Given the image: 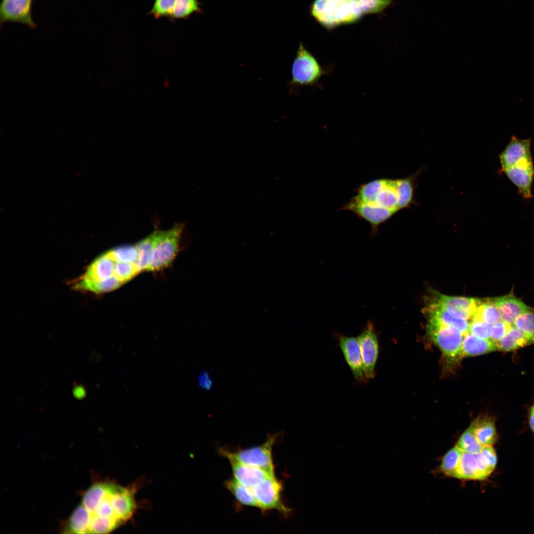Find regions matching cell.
Here are the masks:
<instances>
[{"label": "cell", "instance_id": "obj_1", "mask_svg": "<svg viewBox=\"0 0 534 534\" xmlns=\"http://www.w3.org/2000/svg\"><path fill=\"white\" fill-rule=\"evenodd\" d=\"M134 490L112 483H97L83 494L90 516L88 534H108L125 524L136 507Z\"/></svg>", "mask_w": 534, "mask_h": 534}, {"label": "cell", "instance_id": "obj_2", "mask_svg": "<svg viewBox=\"0 0 534 534\" xmlns=\"http://www.w3.org/2000/svg\"><path fill=\"white\" fill-rule=\"evenodd\" d=\"M334 66L322 65L301 42L291 67V78L288 82L290 94H297L301 87L322 89L320 79L330 74Z\"/></svg>", "mask_w": 534, "mask_h": 534}, {"label": "cell", "instance_id": "obj_3", "mask_svg": "<svg viewBox=\"0 0 534 534\" xmlns=\"http://www.w3.org/2000/svg\"><path fill=\"white\" fill-rule=\"evenodd\" d=\"M310 12L328 30L356 23L363 15L355 0H314Z\"/></svg>", "mask_w": 534, "mask_h": 534}, {"label": "cell", "instance_id": "obj_4", "mask_svg": "<svg viewBox=\"0 0 534 534\" xmlns=\"http://www.w3.org/2000/svg\"><path fill=\"white\" fill-rule=\"evenodd\" d=\"M497 456L492 446H485L476 454L463 452L453 478L462 480H484L493 471Z\"/></svg>", "mask_w": 534, "mask_h": 534}, {"label": "cell", "instance_id": "obj_5", "mask_svg": "<svg viewBox=\"0 0 534 534\" xmlns=\"http://www.w3.org/2000/svg\"><path fill=\"white\" fill-rule=\"evenodd\" d=\"M183 225L176 223L167 230L155 229V239L148 271H156L169 266L176 256Z\"/></svg>", "mask_w": 534, "mask_h": 534}, {"label": "cell", "instance_id": "obj_6", "mask_svg": "<svg viewBox=\"0 0 534 534\" xmlns=\"http://www.w3.org/2000/svg\"><path fill=\"white\" fill-rule=\"evenodd\" d=\"M428 332L432 340L448 359L454 361L461 358L464 335L462 332L452 326L432 320H429Z\"/></svg>", "mask_w": 534, "mask_h": 534}, {"label": "cell", "instance_id": "obj_7", "mask_svg": "<svg viewBox=\"0 0 534 534\" xmlns=\"http://www.w3.org/2000/svg\"><path fill=\"white\" fill-rule=\"evenodd\" d=\"M280 433L269 434L263 444L256 446L231 452L239 461L263 469L274 475L272 456L273 446Z\"/></svg>", "mask_w": 534, "mask_h": 534}, {"label": "cell", "instance_id": "obj_8", "mask_svg": "<svg viewBox=\"0 0 534 534\" xmlns=\"http://www.w3.org/2000/svg\"><path fill=\"white\" fill-rule=\"evenodd\" d=\"M282 485L275 476H269L253 488L256 498L262 511L277 510L284 515H288L291 510L281 498Z\"/></svg>", "mask_w": 534, "mask_h": 534}, {"label": "cell", "instance_id": "obj_9", "mask_svg": "<svg viewBox=\"0 0 534 534\" xmlns=\"http://www.w3.org/2000/svg\"><path fill=\"white\" fill-rule=\"evenodd\" d=\"M366 378L373 379L376 375L375 366L379 354V342L373 323L367 321L357 337Z\"/></svg>", "mask_w": 534, "mask_h": 534}, {"label": "cell", "instance_id": "obj_10", "mask_svg": "<svg viewBox=\"0 0 534 534\" xmlns=\"http://www.w3.org/2000/svg\"><path fill=\"white\" fill-rule=\"evenodd\" d=\"M335 336L355 380L360 383L367 382L368 379L364 372L358 338L341 333H335Z\"/></svg>", "mask_w": 534, "mask_h": 534}, {"label": "cell", "instance_id": "obj_11", "mask_svg": "<svg viewBox=\"0 0 534 534\" xmlns=\"http://www.w3.org/2000/svg\"><path fill=\"white\" fill-rule=\"evenodd\" d=\"M219 452L228 460L234 478L246 487L254 488L268 477L274 476L263 469L239 461L226 449L221 448Z\"/></svg>", "mask_w": 534, "mask_h": 534}, {"label": "cell", "instance_id": "obj_12", "mask_svg": "<svg viewBox=\"0 0 534 534\" xmlns=\"http://www.w3.org/2000/svg\"><path fill=\"white\" fill-rule=\"evenodd\" d=\"M343 209L354 212L358 217L368 222L371 224L372 230L375 233L378 225L385 222L396 212L379 206L374 203L362 201L355 196L352 198Z\"/></svg>", "mask_w": 534, "mask_h": 534}, {"label": "cell", "instance_id": "obj_13", "mask_svg": "<svg viewBox=\"0 0 534 534\" xmlns=\"http://www.w3.org/2000/svg\"><path fill=\"white\" fill-rule=\"evenodd\" d=\"M500 171L516 186L522 198L530 199L533 197L532 187L534 179L533 159L525 160Z\"/></svg>", "mask_w": 534, "mask_h": 534}, {"label": "cell", "instance_id": "obj_14", "mask_svg": "<svg viewBox=\"0 0 534 534\" xmlns=\"http://www.w3.org/2000/svg\"><path fill=\"white\" fill-rule=\"evenodd\" d=\"M433 297L432 303L469 322L481 302V301L475 298L448 296L438 293H434Z\"/></svg>", "mask_w": 534, "mask_h": 534}, {"label": "cell", "instance_id": "obj_15", "mask_svg": "<svg viewBox=\"0 0 534 534\" xmlns=\"http://www.w3.org/2000/svg\"><path fill=\"white\" fill-rule=\"evenodd\" d=\"M531 138L520 139L512 136L498 157L502 170L513 166L521 162L533 159L531 150Z\"/></svg>", "mask_w": 534, "mask_h": 534}, {"label": "cell", "instance_id": "obj_16", "mask_svg": "<svg viewBox=\"0 0 534 534\" xmlns=\"http://www.w3.org/2000/svg\"><path fill=\"white\" fill-rule=\"evenodd\" d=\"M491 300L499 310L501 320L512 325L520 314L528 312H534V308L527 305L512 292Z\"/></svg>", "mask_w": 534, "mask_h": 534}, {"label": "cell", "instance_id": "obj_17", "mask_svg": "<svg viewBox=\"0 0 534 534\" xmlns=\"http://www.w3.org/2000/svg\"><path fill=\"white\" fill-rule=\"evenodd\" d=\"M31 0H3L0 7L1 20L16 21L33 26L31 16Z\"/></svg>", "mask_w": 534, "mask_h": 534}, {"label": "cell", "instance_id": "obj_18", "mask_svg": "<svg viewBox=\"0 0 534 534\" xmlns=\"http://www.w3.org/2000/svg\"><path fill=\"white\" fill-rule=\"evenodd\" d=\"M429 320L454 327L463 334L468 332L469 321L449 312L442 307L431 302L427 308Z\"/></svg>", "mask_w": 534, "mask_h": 534}, {"label": "cell", "instance_id": "obj_19", "mask_svg": "<svg viewBox=\"0 0 534 534\" xmlns=\"http://www.w3.org/2000/svg\"><path fill=\"white\" fill-rule=\"evenodd\" d=\"M497 350L495 343L467 332L464 335L460 357L483 355Z\"/></svg>", "mask_w": 534, "mask_h": 534}, {"label": "cell", "instance_id": "obj_20", "mask_svg": "<svg viewBox=\"0 0 534 534\" xmlns=\"http://www.w3.org/2000/svg\"><path fill=\"white\" fill-rule=\"evenodd\" d=\"M471 425L476 438L484 446H493L496 443L498 436L493 419L487 416H479Z\"/></svg>", "mask_w": 534, "mask_h": 534}, {"label": "cell", "instance_id": "obj_21", "mask_svg": "<svg viewBox=\"0 0 534 534\" xmlns=\"http://www.w3.org/2000/svg\"><path fill=\"white\" fill-rule=\"evenodd\" d=\"M533 341L521 330L512 326L508 332L496 343L497 350L509 352L534 344Z\"/></svg>", "mask_w": 534, "mask_h": 534}, {"label": "cell", "instance_id": "obj_22", "mask_svg": "<svg viewBox=\"0 0 534 534\" xmlns=\"http://www.w3.org/2000/svg\"><path fill=\"white\" fill-rule=\"evenodd\" d=\"M89 522V515L81 503L67 520L64 530L66 533L88 534Z\"/></svg>", "mask_w": 534, "mask_h": 534}, {"label": "cell", "instance_id": "obj_23", "mask_svg": "<svg viewBox=\"0 0 534 534\" xmlns=\"http://www.w3.org/2000/svg\"><path fill=\"white\" fill-rule=\"evenodd\" d=\"M225 487L240 503L260 509L259 504L256 498L253 488L242 484L235 478L225 481Z\"/></svg>", "mask_w": 534, "mask_h": 534}, {"label": "cell", "instance_id": "obj_24", "mask_svg": "<svg viewBox=\"0 0 534 534\" xmlns=\"http://www.w3.org/2000/svg\"><path fill=\"white\" fill-rule=\"evenodd\" d=\"M374 203L395 212L398 210L396 180L387 179L386 185L377 194Z\"/></svg>", "mask_w": 534, "mask_h": 534}, {"label": "cell", "instance_id": "obj_25", "mask_svg": "<svg viewBox=\"0 0 534 534\" xmlns=\"http://www.w3.org/2000/svg\"><path fill=\"white\" fill-rule=\"evenodd\" d=\"M154 239L155 233L153 231L135 244L137 251L136 265L140 272L148 269L152 257Z\"/></svg>", "mask_w": 534, "mask_h": 534}, {"label": "cell", "instance_id": "obj_26", "mask_svg": "<svg viewBox=\"0 0 534 534\" xmlns=\"http://www.w3.org/2000/svg\"><path fill=\"white\" fill-rule=\"evenodd\" d=\"M471 320H480L492 325L501 320V318L497 307L490 299L481 301Z\"/></svg>", "mask_w": 534, "mask_h": 534}, {"label": "cell", "instance_id": "obj_27", "mask_svg": "<svg viewBox=\"0 0 534 534\" xmlns=\"http://www.w3.org/2000/svg\"><path fill=\"white\" fill-rule=\"evenodd\" d=\"M386 179H377L359 186L357 195L358 199L368 203H374L377 194L387 183Z\"/></svg>", "mask_w": 534, "mask_h": 534}, {"label": "cell", "instance_id": "obj_28", "mask_svg": "<svg viewBox=\"0 0 534 534\" xmlns=\"http://www.w3.org/2000/svg\"><path fill=\"white\" fill-rule=\"evenodd\" d=\"M456 445L463 452L473 454L481 452L485 446L476 438L471 424L460 437Z\"/></svg>", "mask_w": 534, "mask_h": 534}, {"label": "cell", "instance_id": "obj_29", "mask_svg": "<svg viewBox=\"0 0 534 534\" xmlns=\"http://www.w3.org/2000/svg\"><path fill=\"white\" fill-rule=\"evenodd\" d=\"M463 452L456 445L444 455L441 462L440 469L445 475L453 478L458 467Z\"/></svg>", "mask_w": 534, "mask_h": 534}, {"label": "cell", "instance_id": "obj_30", "mask_svg": "<svg viewBox=\"0 0 534 534\" xmlns=\"http://www.w3.org/2000/svg\"><path fill=\"white\" fill-rule=\"evenodd\" d=\"M201 11L198 0H175L171 19H186L194 13Z\"/></svg>", "mask_w": 534, "mask_h": 534}, {"label": "cell", "instance_id": "obj_31", "mask_svg": "<svg viewBox=\"0 0 534 534\" xmlns=\"http://www.w3.org/2000/svg\"><path fill=\"white\" fill-rule=\"evenodd\" d=\"M398 196V209L406 207L411 202L413 188L411 181L407 178L396 180Z\"/></svg>", "mask_w": 534, "mask_h": 534}, {"label": "cell", "instance_id": "obj_32", "mask_svg": "<svg viewBox=\"0 0 534 534\" xmlns=\"http://www.w3.org/2000/svg\"><path fill=\"white\" fill-rule=\"evenodd\" d=\"M395 0H355L363 15L382 12Z\"/></svg>", "mask_w": 534, "mask_h": 534}, {"label": "cell", "instance_id": "obj_33", "mask_svg": "<svg viewBox=\"0 0 534 534\" xmlns=\"http://www.w3.org/2000/svg\"><path fill=\"white\" fill-rule=\"evenodd\" d=\"M115 260V277L124 283L130 280L140 272L135 263L120 262L116 259Z\"/></svg>", "mask_w": 534, "mask_h": 534}, {"label": "cell", "instance_id": "obj_34", "mask_svg": "<svg viewBox=\"0 0 534 534\" xmlns=\"http://www.w3.org/2000/svg\"><path fill=\"white\" fill-rule=\"evenodd\" d=\"M110 251L118 261L136 264L137 251L135 245L120 246L110 250Z\"/></svg>", "mask_w": 534, "mask_h": 534}, {"label": "cell", "instance_id": "obj_35", "mask_svg": "<svg viewBox=\"0 0 534 534\" xmlns=\"http://www.w3.org/2000/svg\"><path fill=\"white\" fill-rule=\"evenodd\" d=\"M513 325L521 330L534 342V313L528 312L519 315Z\"/></svg>", "mask_w": 534, "mask_h": 534}, {"label": "cell", "instance_id": "obj_36", "mask_svg": "<svg viewBox=\"0 0 534 534\" xmlns=\"http://www.w3.org/2000/svg\"><path fill=\"white\" fill-rule=\"evenodd\" d=\"M175 0H155L150 14L156 19L171 18Z\"/></svg>", "mask_w": 534, "mask_h": 534}, {"label": "cell", "instance_id": "obj_37", "mask_svg": "<svg viewBox=\"0 0 534 534\" xmlns=\"http://www.w3.org/2000/svg\"><path fill=\"white\" fill-rule=\"evenodd\" d=\"M491 325L482 320H471L468 332L478 338L490 340Z\"/></svg>", "mask_w": 534, "mask_h": 534}, {"label": "cell", "instance_id": "obj_38", "mask_svg": "<svg viewBox=\"0 0 534 534\" xmlns=\"http://www.w3.org/2000/svg\"><path fill=\"white\" fill-rule=\"evenodd\" d=\"M512 326L502 320L494 323L491 325L490 340L496 343L508 332Z\"/></svg>", "mask_w": 534, "mask_h": 534}, {"label": "cell", "instance_id": "obj_39", "mask_svg": "<svg viewBox=\"0 0 534 534\" xmlns=\"http://www.w3.org/2000/svg\"><path fill=\"white\" fill-rule=\"evenodd\" d=\"M198 383L203 389L209 391L213 386V380L209 373L206 371L202 372L198 377Z\"/></svg>", "mask_w": 534, "mask_h": 534}, {"label": "cell", "instance_id": "obj_40", "mask_svg": "<svg viewBox=\"0 0 534 534\" xmlns=\"http://www.w3.org/2000/svg\"><path fill=\"white\" fill-rule=\"evenodd\" d=\"M529 424L532 431L534 433V405L531 407L529 415Z\"/></svg>", "mask_w": 534, "mask_h": 534}]
</instances>
